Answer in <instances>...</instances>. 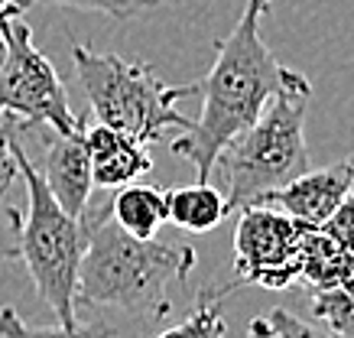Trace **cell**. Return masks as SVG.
<instances>
[{"label":"cell","mask_w":354,"mask_h":338,"mask_svg":"<svg viewBox=\"0 0 354 338\" xmlns=\"http://www.w3.org/2000/svg\"><path fill=\"white\" fill-rule=\"evenodd\" d=\"M306 225L273 205H254L237 215L234 228V290L263 286L290 290L299 280V244Z\"/></svg>","instance_id":"7"},{"label":"cell","mask_w":354,"mask_h":338,"mask_svg":"<svg viewBox=\"0 0 354 338\" xmlns=\"http://www.w3.org/2000/svg\"><path fill=\"white\" fill-rule=\"evenodd\" d=\"M312 316L338 338H354V280L335 290L312 293Z\"/></svg>","instance_id":"16"},{"label":"cell","mask_w":354,"mask_h":338,"mask_svg":"<svg viewBox=\"0 0 354 338\" xmlns=\"http://www.w3.org/2000/svg\"><path fill=\"white\" fill-rule=\"evenodd\" d=\"M78 221L85 228V254L75 306H114L143 322L169 316L172 283H183L195 267L192 247L130 238L114 225L108 202H88Z\"/></svg>","instance_id":"2"},{"label":"cell","mask_w":354,"mask_h":338,"mask_svg":"<svg viewBox=\"0 0 354 338\" xmlns=\"http://www.w3.org/2000/svg\"><path fill=\"white\" fill-rule=\"evenodd\" d=\"M299 280H306L315 293L351 283L354 257L344 251L338 241L328 238L325 231L306 225L302 244H299Z\"/></svg>","instance_id":"11"},{"label":"cell","mask_w":354,"mask_h":338,"mask_svg":"<svg viewBox=\"0 0 354 338\" xmlns=\"http://www.w3.org/2000/svg\"><path fill=\"white\" fill-rule=\"evenodd\" d=\"M247 338H273V332H270V326H267V319H263V316L250 319V326H247Z\"/></svg>","instance_id":"23"},{"label":"cell","mask_w":354,"mask_h":338,"mask_svg":"<svg viewBox=\"0 0 354 338\" xmlns=\"http://www.w3.org/2000/svg\"><path fill=\"white\" fill-rule=\"evenodd\" d=\"M20 10L26 7H75V10H95L108 13L114 20H137L143 13H150L160 7V0H17Z\"/></svg>","instance_id":"17"},{"label":"cell","mask_w":354,"mask_h":338,"mask_svg":"<svg viewBox=\"0 0 354 338\" xmlns=\"http://www.w3.org/2000/svg\"><path fill=\"white\" fill-rule=\"evenodd\" d=\"M85 153L91 166V186L97 189H124L153 169V156L143 143L104 124L85 127Z\"/></svg>","instance_id":"10"},{"label":"cell","mask_w":354,"mask_h":338,"mask_svg":"<svg viewBox=\"0 0 354 338\" xmlns=\"http://www.w3.org/2000/svg\"><path fill=\"white\" fill-rule=\"evenodd\" d=\"M10 10H20L17 0H0V26H3V17ZM3 55H7V43H3V30H0V66H3Z\"/></svg>","instance_id":"22"},{"label":"cell","mask_w":354,"mask_h":338,"mask_svg":"<svg viewBox=\"0 0 354 338\" xmlns=\"http://www.w3.org/2000/svg\"><path fill=\"white\" fill-rule=\"evenodd\" d=\"M7 55L0 66V114L20 124V131L49 127L55 133H78L88 124L78 118L55 66L36 49L32 30L23 23V10L3 17Z\"/></svg>","instance_id":"6"},{"label":"cell","mask_w":354,"mask_h":338,"mask_svg":"<svg viewBox=\"0 0 354 338\" xmlns=\"http://www.w3.org/2000/svg\"><path fill=\"white\" fill-rule=\"evenodd\" d=\"M20 225H23V212L7 205L3 196H0V263L20 257Z\"/></svg>","instance_id":"20"},{"label":"cell","mask_w":354,"mask_h":338,"mask_svg":"<svg viewBox=\"0 0 354 338\" xmlns=\"http://www.w3.org/2000/svg\"><path fill=\"white\" fill-rule=\"evenodd\" d=\"M227 202L221 189L212 182H192V186L166 189V221L179 225L183 231H212L227 218Z\"/></svg>","instance_id":"12"},{"label":"cell","mask_w":354,"mask_h":338,"mask_svg":"<svg viewBox=\"0 0 354 338\" xmlns=\"http://www.w3.org/2000/svg\"><path fill=\"white\" fill-rule=\"evenodd\" d=\"M267 10L270 0H247L234 30L215 43V62L198 82L202 114L169 143L179 160L195 166L198 182H208L225 143L244 133L263 114L273 95L299 78V72L286 68L270 53L260 36V17Z\"/></svg>","instance_id":"1"},{"label":"cell","mask_w":354,"mask_h":338,"mask_svg":"<svg viewBox=\"0 0 354 338\" xmlns=\"http://www.w3.org/2000/svg\"><path fill=\"white\" fill-rule=\"evenodd\" d=\"M46 133V160H43V182L49 196L59 202L65 215L82 218V212L91 202V166L85 153V131L78 133H55L49 127H39Z\"/></svg>","instance_id":"9"},{"label":"cell","mask_w":354,"mask_h":338,"mask_svg":"<svg viewBox=\"0 0 354 338\" xmlns=\"http://www.w3.org/2000/svg\"><path fill=\"white\" fill-rule=\"evenodd\" d=\"M319 231H325L332 241H338L344 251L354 257V192L344 198L342 205L335 208L332 215H328V221L319 225Z\"/></svg>","instance_id":"19"},{"label":"cell","mask_w":354,"mask_h":338,"mask_svg":"<svg viewBox=\"0 0 354 338\" xmlns=\"http://www.w3.org/2000/svg\"><path fill=\"white\" fill-rule=\"evenodd\" d=\"M234 286L227 283L221 290H205L195 303L192 316L179 322V326L166 328L156 338H225V316H221V303Z\"/></svg>","instance_id":"15"},{"label":"cell","mask_w":354,"mask_h":338,"mask_svg":"<svg viewBox=\"0 0 354 338\" xmlns=\"http://www.w3.org/2000/svg\"><path fill=\"white\" fill-rule=\"evenodd\" d=\"M260 316L267 319L273 338H338L319 319H302L296 312H290V309H283V306H273V309L260 312Z\"/></svg>","instance_id":"18"},{"label":"cell","mask_w":354,"mask_h":338,"mask_svg":"<svg viewBox=\"0 0 354 338\" xmlns=\"http://www.w3.org/2000/svg\"><path fill=\"white\" fill-rule=\"evenodd\" d=\"M20 131V124H3L0 127V196H7V189L17 179V156H13V133Z\"/></svg>","instance_id":"21"},{"label":"cell","mask_w":354,"mask_h":338,"mask_svg":"<svg viewBox=\"0 0 354 338\" xmlns=\"http://www.w3.org/2000/svg\"><path fill=\"white\" fill-rule=\"evenodd\" d=\"M17 176L26 186V212L20 225V261L26 263L36 293L43 296L62 328L78 326V267L85 254V228L82 221L65 215L59 202L49 196L39 169L30 163L20 147V131L13 133Z\"/></svg>","instance_id":"5"},{"label":"cell","mask_w":354,"mask_h":338,"mask_svg":"<svg viewBox=\"0 0 354 338\" xmlns=\"http://www.w3.org/2000/svg\"><path fill=\"white\" fill-rule=\"evenodd\" d=\"M351 192H354V153L332 166L309 169V173L299 176L296 182L270 192V196L263 198V205L279 208L283 215L296 218L299 225L319 228L322 221H328V215H332Z\"/></svg>","instance_id":"8"},{"label":"cell","mask_w":354,"mask_h":338,"mask_svg":"<svg viewBox=\"0 0 354 338\" xmlns=\"http://www.w3.org/2000/svg\"><path fill=\"white\" fill-rule=\"evenodd\" d=\"M0 338H114V326L104 319L78 322L75 328H62L59 322L55 326H30V322H23L13 306H3L0 309Z\"/></svg>","instance_id":"14"},{"label":"cell","mask_w":354,"mask_h":338,"mask_svg":"<svg viewBox=\"0 0 354 338\" xmlns=\"http://www.w3.org/2000/svg\"><path fill=\"white\" fill-rule=\"evenodd\" d=\"M312 101L309 78L299 72L296 82L277 91L263 114L244 133H237L218 153V176L225 186L227 212L263 205V198L277 189L296 182L309 173V147H306V108Z\"/></svg>","instance_id":"3"},{"label":"cell","mask_w":354,"mask_h":338,"mask_svg":"<svg viewBox=\"0 0 354 338\" xmlns=\"http://www.w3.org/2000/svg\"><path fill=\"white\" fill-rule=\"evenodd\" d=\"M3 124H10V118H3V114H0V127H3ZM13 124H17V120H13Z\"/></svg>","instance_id":"24"},{"label":"cell","mask_w":354,"mask_h":338,"mask_svg":"<svg viewBox=\"0 0 354 338\" xmlns=\"http://www.w3.org/2000/svg\"><path fill=\"white\" fill-rule=\"evenodd\" d=\"M108 208L120 231H127L130 238L150 241L166 221V189L130 182L114 198H108Z\"/></svg>","instance_id":"13"},{"label":"cell","mask_w":354,"mask_h":338,"mask_svg":"<svg viewBox=\"0 0 354 338\" xmlns=\"http://www.w3.org/2000/svg\"><path fill=\"white\" fill-rule=\"evenodd\" d=\"M72 62L97 124L127 133L143 147L160 143L169 127H192V118L176 104L198 95V85H166L147 62L97 53L85 43L72 46Z\"/></svg>","instance_id":"4"}]
</instances>
